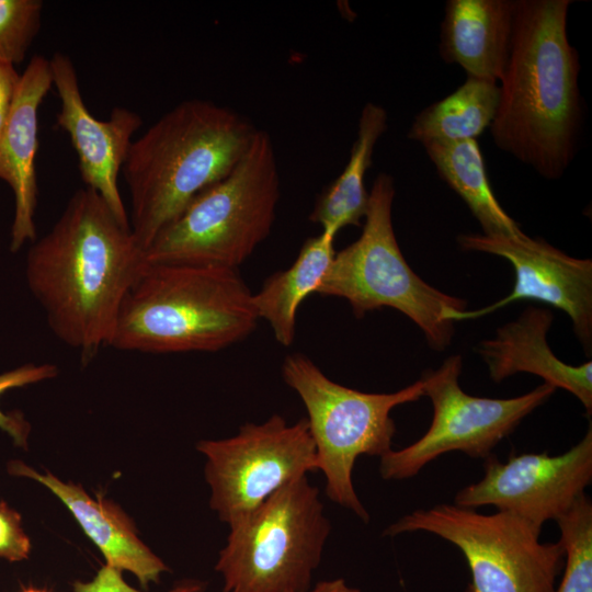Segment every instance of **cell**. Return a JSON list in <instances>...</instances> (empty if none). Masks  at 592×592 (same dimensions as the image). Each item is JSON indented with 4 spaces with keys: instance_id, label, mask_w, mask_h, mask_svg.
Masks as SVG:
<instances>
[{
    "instance_id": "1",
    "label": "cell",
    "mask_w": 592,
    "mask_h": 592,
    "mask_svg": "<svg viewBox=\"0 0 592 592\" xmlns=\"http://www.w3.org/2000/svg\"><path fill=\"white\" fill-rule=\"evenodd\" d=\"M144 265L130 226L86 186L32 242L25 276L52 332L87 364L111 346L122 305Z\"/></svg>"
},
{
    "instance_id": "2",
    "label": "cell",
    "mask_w": 592,
    "mask_h": 592,
    "mask_svg": "<svg viewBox=\"0 0 592 592\" xmlns=\"http://www.w3.org/2000/svg\"><path fill=\"white\" fill-rule=\"evenodd\" d=\"M569 0H515L510 54L490 132L494 144L546 179L574 155L581 127L579 55L567 34Z\"/></svg>"
},
{
    "instance_id": "3",
    "label": "cell",
    "mask_w": 592,
    "mask_h": 592,
    "mask_svg": "<svg viewBox=\"0 0 592 592\" xmlns=\"http://www.w3.org/2000/svg\"><path fill=\"white\" fill-rule=\"evenodd\" d=\"M257 130L235 110L194 99L133 140L122 173L130 195L129 226L143 252L200 192L234 169Z\"/></svg>"
},
{
    "instance_id": "4",
    "label": "cell",
    "mask_w": 592,
    "mask_h": 592,
    "mask_svg": "<svg viewBox=\"0 0 592 592\" xmlns=\"http://www.w3.org/2000/svg\"><path fill=\"white\" fill-rule=\"evenodd\" d=\"M252 295L238 270L145 263L111 348L153 354L226 349L257 328Z\"/></svg>"
},
{
    "instance_id": "5",
    "label": "cell",
    "mask_w": 592,
    "mask_h": 592,
    "mask_svg": "<svg viewBox=\"0 0 592 592\" xmlns=\"http://www.w3.org/2000/svg\"><path fill=\"white\" fill-rule=\"evenodd\" d=\"M280 196L272 138L258 129L234 169L156 236L144 261L238 270L270 235Z\"/></svg>"
},
{
    "instance_id": "6",
    "label": "cell",
    "mask_w": 592,
    "mask_h": 592,
    "mask_svg": "<svg viewBox=\"0 0 592 592\" xmlns=\"http://www.w3.org/2000/svg\"><path fill=\"white\" fill-rule=\"evenodd\" d=\"M395 181L380 172L368 196L357 240L335 252L316 294L349 301L356 318L382 307L397 309L424 333L430 348L443 351L454 334L453 317L466 301L425 283L407 263L392 227Z\"/></svg>"
},
{
    "instance_id": "7",
    "label": "cell",
    "mask_w": 592,
    "mask_h": 592,
    "mask_svg": "<svg viewBox=\"0 0 592 592\" xmlns=\"http://www.w3.org/2000/svg\"><path fill=\"white\" fill-rule=\"evenodd\" d=\"M282 376L307 410L327 497L368 523L369 514L353 486V467L362 455L380 458L392 449L396 424L390 411L424 396L421 379L395 392H363L331 380L300 353L285 357Z\"/></svg>"
},
{
    "instance_id": "8",
    "label": "cell",
    "mask_w": 592,
    "mask_h": 592,
    "mask_svg": "<svg viewBox=\"0 0 592 592\" xmlns=\"http://www.w3.org/2000/svg\"><path fill=\"white\" fill-rule=\"evenodd\" d=\"M331 524L307 476L284 486L234 527L215 570L223 592H304Z\"/></svg>"
},
{
    "instance_id": "9",
    "label": "cell",
    "mask_w": 592,
    "mask_h": 592,
    "mask_svg": "<svg viewBox=\"0 0 592 592\" xmlns=\"http://www.w3.org/2000/svg\"><path fill=\"white\" fill-rule=\"evenodd\" d=\"M412 532L433 534L460 550L471 577L463 592H554L563 569L562 544L540 542L542 531L505 511L482 514L440 503L401 516L383 535Z\"/></svg>"
},
{
    "instance_id": "10",
    "label": "cell",
    "mask_w": 592,
    "mask_h": 592,
    "mask_svg": "<svg viewBox=\"0 0 592 592\" xmlns=\"http://www.w3.org/2000/svg\"><path fill=\"white\" fill-rule=\"evenodd\" d=\"M462 364L460 355H451L437 369L422 374L423 394L433 406L432 422L414 443L390 449L380 457L383 479L412 478L437 457L454 451L486 459L524 418L556 391L554 386L544 383L513 398L471 396L459 386Z\"/></svg>"
},
{
    "instance_id": "11",
    "label": "cell",
    "mask_w": 592,
    "mask_h": 592,
    "mask_svg": "<svg viewBox=\"0 0 592 592\" xmlns=\"http://www.w3.org/2000/svg\"><path fill=\"white\" fill-rule=\"evenodd\" d=\"M209 505L234 527L289 482L317 470L316 447L307 419L289 424L278 414L246 423L237 435L204 440Z\"/></svg>"
},
{
    "instance_id": "12",
    "label": "cell",
    "mask_w": 592,
    "mask_h": 592,
    "mask_svg": "<svg viewBox=\"0 0 592 592\" xmlns=\"http://www.w3.org/2000/svg\"><path fill=\"white\" fill-rule=\"evenodd\" d=\"M483 477L458 490L454 504L477 510L492 505L542 531L545 522L567 513L592 481V428L562 454H512L485 459Z\"/></svg>"
},
{
    "instance_id": "13",
    "label": "cell",
    "mask_w": 592,
    "mask_h": 592,
    "mask_svg": "<svg viewBox=\"0 0 592 592\" xmlns=\"http://www.w3.org/2000/svg\"><path fill=\"white\" fill-rule=\"evenodd\" d=\"M467 251L501 257L514 270L512 292L476 311H462L454 321L480 317L521 299L548 304L566 312L585 353L592 348V261L572 258L543 239L524 232L515 236L467 234L457 238Z\"/></svg>"
},
{
    "instance_id": "14",
    "label": "cell",
    "mask_w": 592,
    "mask_h": 592,
    "mask_svg": "<svg viewBox=\"0 0 592 592\" xmlns=\"http://www.w3.org/2000/svg\"><path fill=\"white\" fill-rule=\"evenodd\" d=\"M49 62L53 84L61 102L56 123L69 135L82 181L104 200L123 224L129 225L117 182L141 117L126 107H115L109 119L95 118L83 102L71 59L55 53Z\"/></svg>"
},
{
    "instance_id": "15",
    "label": "cell",
    "mask_w": 592,
    "mask_h": 592,
    "mask_svg": "<svg viewBox=\"0 0 592 592\" xmlns=\"http://www.w3.org/2000/svg\"><path fill=\"white\" fill-rule=\"evenodd\" d=\"M52 86L49 59L33 56L21 75L8 121L0 133V179L9 184L14 195L12 252L19 251L25 242L36 240L38 109Z\"/></svg>"
},
{
    "instance_id": "16",
    "label": "cell",
    "mask_w": 592,
    "mask_h": 592,
    "mask_svg": "<svg viewBox=\"0 0 592 592\" xmlns=\"http://www.w3.org/2000/svg\"><path fill=\"white\" fill-rule=\"evenodd\" d=\"M553 318L548 309L528 307L517 319L498 328L493 339L481 341L476 350L487 364L493 383L516 373L537 375L556 389L572 394L591 415L592 363L573 366L553 353L547 343Z\"/></svg>"
},
{
    "instance_id": "17",
    "label": "cell",
    "mask_w": 592,
    "mask_h": 592,
    "mask_svg": "<svg viewBox=\"0 0 592 592\" xmlns=\"http://www.w3.org/2000/svg\"><path fill=\"white\" fill-rule=\"evenodd\" d=\"M11 475L34 479L68 508L86 535L104 556L107 566L136 576L143 587L159 582L166 563L137 536L128 517L112 502L90 497L80 486L65 483L50 473L41 474L22 462L9 463Z\"/></svg>"
},
{
    "instance_id": "18",
    "label": "cell",
    "mask_w": 592,
    "mask_h": 592,
    "mask_svg": "<svg viewBox=\"0 0 592 592\" xmlns=\"http://www.w3.org/2000/svg\"><path fill=\"white\" fill-rule=\"evenodd\" d=\"M515 1L448 0L441 24L440 55L469 77L498 82L508 62Z\"/></svg>"
},
{
    "instance_id": "19",
    "label": "cell",
    "mask_w": 592,
    "mask_h": 592,
    "mask_svg": "<svg viewBox=\"0 0 592 592\" xmlns=\"http://www.w3.org/2000/svg\"><path fill=\"white\" fill-rule=\"evenodd\" d=\"M337 235L322 230L308 238L294 263L274 273L252 295L258 318L271 326L278 343L289 346L295 339L296 317L301 303L311 294L326 274L335 254Z\"/></svg>"
},
{
    "instance_id": "20",
    "label": "cell",
    "mask_w": 592,
    "mask_h": 592,
    "mask_svg": "<svg viewBox=\"0 0 592 592\" xmlns=\"http://www.w3.org/2000/svg\"><path fill=\"white\" fill-rule=\"evenodd\" d=\"M387 112L373 102L362 109L356 139L341 174L318 197L309 219L334 235L346 226H360L365 217L369 192L364 179L374 148L386 132Z\"/></svg>"
},
{
    "instance_id": "21",
    "label": "cell",
    "mask_w": 592,
    "mask_h": 592,
    "mask_svg": "<svg viewBox=\"0 0 592 592\" xmlns=\"http://www.w3.org/2000/svg\"><path fill=\"white\" fill-rule=\"evenodd\" d=\"M423 146L437 174L466 203L483 235L523 232L497 201L476 139L433 141Z\"/></svg>"
},
{
    "instance_id": "22",
    "label": "cell",
    "mask_w": 592,
    "mask_h": 592,
    "mask_svg": "<svg viewBox=\"0 0 592 592\" xmlns=\"http://www.w3.org/2000/svg\"><path fill=\"white\" fill-rule=\"evenodd\" d=\"M498 103L497 82L467 76L453 93L414 117L408 138L422 145L476 139L492 123Z\"/></svg>"
},
{
    "instance_id": "23",
    "label": "cell",
    "mask_w": 592,
    "mask_h": 592,
    "mask_svg": "<svg viewBox=\"0 0 592 592\" xmlns=\"http://www.w3.org/2000/svg\"><path fill=\"white\" fill-rule=\"evenodd\" d=\"M565 549L561 582L554 592H592V502L587 494L556 520Z\"/></svg>"
},
{
    "instance_id": "24",
    "label": "cell",
    "mask_w": 592,
    "mask_h": 592,
    "mask_svg": "<svg viewBox=\"0 0 592 592\" xmlns=\"http://www.w3.org/2000/svg\"><path fill=\"white\" fill-rule=\"evenodd\" d=\"M43 2L0 0V61H22L41 27Z\"/></svg>"
},
{
    "instance_id": "25",
    "label": "cell",
    "mask_w": 592,
    "mask_h": 592,
    "mask_svg": "<svg viewBox=\"0 0 592 592\" xmlns=\"http://www.w3.org/2000/svg\"><path fill=\"white\" fill-rule=\"evenodd\" d=\"M57 375L58 368L54 364H24L0 374V396L12 388L39 383ZM0 430L12 439L14 445L26 448L31 425L22 414L5 413L0 408Z\"/></svg>"
},
{
    "instance_id": "26",
    "label": "cell",
    "mask_w": 592,
    "mask_h": 592,
    "mask_svg": "<svg viewBox=\"0 0 592 592\" xmlns=\"http://www.w3.org/2000/svg\"><path fill=\"white\" fill-rule=\"evenodd\" d=\"M31 553V540L22 526L21 515L7 502H0V558L21 561Z\"/></svg>"
},
{
    "instance_id": "27",
    "label": "cell",
    "mask_w": 592,
    "mask_h": 592,
    "mask_svg": "<svg viewBox=\"0 0 592 592\" xmlns=\"http://www.w3.org/2000/svg\"><path fill=\"white\" fill-rule=\"evenodd\" d=\"M204 584L200 581H185L168 592H203ZM75 592H141L130 587L123 579L122 571L104 565L89 582L76 581Z\"/></svg>"
},
{
    "instance_id": "28",
    "label": "cell",
    "mask_w": 592,
    "mask_h": 592,
    "mask_svg": "<svg viewBox=\"0 0 592 592\" xmlns=\"http://www.w3.org/2000/svg\"><path fill=\"white\" fill-rule=\"evenodd\" d=\"M20 79L21 75L13 65L0 61V133L8 121Z\"/></svg>"
},
{
    "instance_id": "29",
    "label": "cell",
    "mask_w": 592,
    "mask_h": 592,
    "mask_svg": "<svg viewBox=\"0 0 592 592\" xmlns=\"http://www.w3.org/2000/svg\"><path fill=\"white\" fill-rule=\"evenodd\" d=\"M304 592H360L357 588L351 587L342 578L320 581Z\"/></svg>"
},
{
    "instance_id": "30",
    "label": "cell",
    "mask_w": 592,
    "mask_h": 592,
    "mask_svg": "<svg viewBox=\"0 0 592 592\" xmlns=\"http://www.w3.org/2000/svg\"><path fill=\"white\" fill-rule=\"evenodd\" d=\"M20 592H48L44 589H36V588H33V587H29V588H24L22 589Z\"/></svg>"
}]
</instances>
